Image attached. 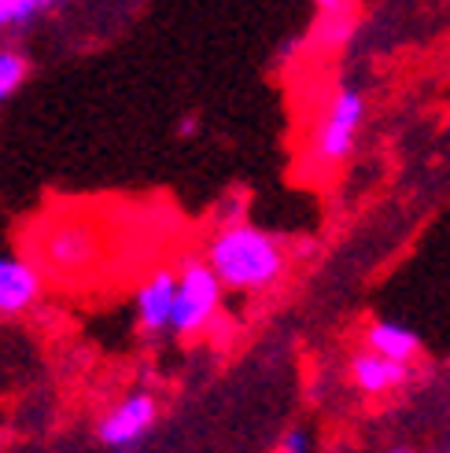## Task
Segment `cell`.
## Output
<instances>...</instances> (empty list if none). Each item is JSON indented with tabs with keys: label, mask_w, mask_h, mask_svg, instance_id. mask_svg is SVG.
Here are the masks:
<instances>
[{
	"label": "cell",
	"mask_w": 450,
	"mask_h": 453,
	"mask_svg": "<svg viewBox=\"0 0 450 453\" xmlns=\"http://www.w3.org/2000/svg\"><path fill=\"white\" fill-rule=\"evenodd\" d=\"M281 453H310V435L306 427H288L281 439Z\"/></svg>",
	"instance_id": "cell-14"
},
{
	"label": "cell",
	"mask_w": 450,
	"mask_h": 453,
	"mask_svg": "<svg viewBox=\"0 0 450 453\" xmlns=\"http://www.w3.org/2000/svg\"><path fill=\"white\" fill-rule=\"evenodd\" d=\"M366 93L362 85H336L332 96L325 100L318 122H314L310 133V155L318 166H344L347 158L358 148V137H362V126H366Z\"/></svg>",
	"instance_id": "cell-2"
},
{
	"label": "cell",
	"mask_w": 450,
	"mask_h": 453,
	"mask_svg": "<svg viewBox=\"0 0 450 453\" xmlns=\"http://www.w3.org/2000/svg\"><path fill=\"white\" fill-rule=\"evenodd\" d=\"M155 420H159V402L148 391H129L97 420V439L107 449H133L151 435Z\"/></svg>",
	"instance_id": "cell-5"
},
{
	"label": "cell",
	"mask_w": 450,
	"mask_h": 453,
	"mask_svg": "<svg viewBox=\"0 0 450 453\" xmlns=\"http://www.w3.org/2000/svg\"><path fill=\"white\" fill-rule=\"evenodd\" d=\"M174 296H177V273L174 269H155V273H148L137 284V291H133V313H137L141 335L159 339L163 332H170Z\"/></svg>",
	"instance_id": "cell-6"
},
{
	"label": "cell",
	"mask_w": 450,
	"mask_h": 453,
	"mask_svg": "<svg viewBox=\"0 0 450 453\" xmlns=\"http://www.w3.org/2000/svg\"><path fill=\"white\" fill-rule=\"evenodd\" d=\"M41 19L37 0H0V34H22Z\"/></svg>",
	"instance_id": "cell-11"
},
{
	"label": "cell",
	"mask_w": 450,
	"mask_h": 453,
	"mask_svg": "<svg viewBox=\"0 0 450 453\" xmlns=\"http://www.w3.org/2000/svg\"><path fill=\"white\" fill-rule=\"evenodd\" d=\"M199 133V115H185L182 122H177V137H185V141H192Z\"/></svg>",
	"instance_id": "cell-16"
},
{
	"label": "cell",
	"mask_w": 450,
	"mask_h": 453,
	"mask_svg": "<svg viewBox=\"0 0 450 453\" xmlns=\"http://www.w3.org/2000/svg\"><path fill=\"white\" fill-rule=\"evenodd\" d=\"M59 4H63V0H37V8H41V12H49V8H59Z\"/></svg>",
	"instance_id": "cell-17"
},
{
	"label": "cell",
	"mask_w": 450,
	"mask_h": 453,
	"mask_svg": "<svg viewBox=\"0 0 450 453\" xmlns=\"http://www.w3.org/2000/svg\"><path fill=\"white\" fill-rule=\"evenodd\" d=\"M30 78V59L22 49L0 44V104H8Z\"/></svg>",
	"instance_id": "cell-10"
},
{
	"label": "cell",
	"mask_w": 450,
	"mask_h": 453,
	"mask_svg": "<svg viewBox=\"0 0 450 453\" xmlns=\"http://www.w3.org/2000/svg\"><path fill=\"white\" fill-rule=\"evenodd\" d=\"M100 258V236L89 221L81 218H66L56 229L41 240V273L49 269L56 277H74L93 269Z\"/></svg>",
	"instance_id": "cell-4"
},
{
	"label": "cell",
	"mask_w": 450,
	"mask_h": 453,
	"mask_svg": "<svg viewBox=\"0 0 450 453\" xmlns=\"http://www.w3.org/2000/svg\"><path fill=\"white\" fill-rule=\"evenodd\" d=\"M392 453H414V449H407V446H395V449H392Z\"/></svg>",
	"instance_id": "cell-18"
},
{
	"label": "cell",
	"mask_w": 450,
	"mask_h": 453,
	"mask_svg": "<svg viewBox=\"0 0 450 453\" xmlns=\"http://www.w3.org/2000/svg\"><path fill=\"white\" fill-rule=\"evenodd\" d=\"M204 262L214 269L218 284L237 296H262L281 284L288 269L281 240L247 218L214 225L204 243Z\"/></svg>",
	"instance_id": "cell-1"
},
{
	"label": "cell",
	"mask_w": 450,
	"mask_h": 453,
	"mask_svg": "<svg viewBox=\"0 0 450 453\" xmlns=\"http://www.w3.org/2000/svg\"><path fill=\"white\" fill-rule=\"evenodd\" d=\"M351 383L362 395H388V391H399L402 383L410 380V365H402V361H392L384 354H373V350H358L351 357Z\"/></svg>",
	"instance_id": "cell-8"
},
{
	"label": "cell",
	"mask_w": 450,
	"mask_h": 453,
	"mask_svg": "<svg viewBox=\"0 0 450 453\" xmlns=\"http://www.w3.org/2000/svg\"><path fill=\"white\" fill-rule=\"evenodd\" d=\"M244 218V196L233 192V196H225L218 203V211H214V225H225V221H240Z\"/></svg>",
	"instance_id": "cell-13"
},
{
	"label": "cell",
	"mask_w": 450,
	"mask_h": 453,
	"mask_svg": "<svg viewBox=\"0 0 450 453\" xmlns=\"http://www.w3.org/2000/svg\"><path fill=\"white\" fill-rule=\"evenodd\" d=\"M44 273L22 255H0V317H22L37 306Z\"/></svg>",
	"instance_id": "cell-7"
},
{
	"label": "cell",
	"mask_w": 450,
	"mask_h": 453,
	"mask_svg": "<svg viewBox=\"0 0 450 453\" xmlns=\"http://www.w3.org/2000/svg\"><path fill=\"white\" fill-rule=\"evenodd\" d=\"M366 350L373 354H384L392 361H402V365H410V361L421 354V335L402 325V321H392V317H380L366 328Z\"/></svg>",
	"instance_id": "cell-9"
},
{
	"label": "cell",
	"mask_w": 450,
	"mask_h": 453,
	"mask_svg": "<svg viewBox=\"0 0 450 453\" xmlns=\"http://www.w3.org/2000/svg\"><path fill=\"white\" fill-rule=\"evenodd\" d=\"M174 273H177V296H174L170 332L182 339H192L214 325V317L221 313L225 288L218 284L214 269L204 262V255H185Z\"/></svg>",
	"instance_id": "cell-3"
},
{
	"label": "cell",
	"mask_w": 450,
	"mask_h": 453,
	"mask_svg": "<svg viewBox=\"0 0 450 453\" xmlns=\"http://www.w3.org/2000/svg\"><path fill=\"white\" fill-rule=\"evenodd\" d=\"M314 8H318V15H340V12H351L354 4L351 0H310Z\"/></svg>",
	"instance_id": "cell-15"
},
{
	"label": "cell",
	"mask_w": 450,
	"mask_h": 453,
	"mask_svg": "<svg viewBox=\"0 0 450 453\" xmlns=\"http://www.w3.org/2000/svg\"><path fill=\"white\" fill-rule=\"evenodd\" d=\"M358 30V12H340V15H318V37L322 44H332V49H340V44H347Z\"/></svg>",
	"instance_id": "cell-12"
}]
</instances>
